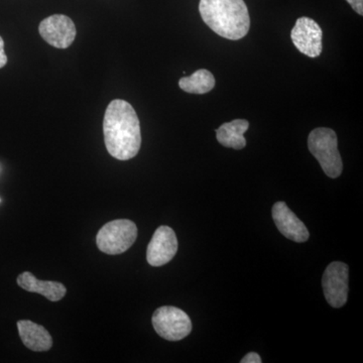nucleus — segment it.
Listing matches in <instances>:
<instances>
[{
    "label": "nucleus",
    "instance_id": "12",
    "mask_svg": "<svg viewBox=\"0 0 363 363\" xmlns=\"http://www.w3.org/2000/svg\"><path fill=\"white\" fill-rule=\"evenodd\" d=\"M18 329L23 345L28 350L35 352H44L51 350L52 338L45 327L30 320H20L18 322Z\"/></svg>",
    "mask_w": 363,
    "mask_h": 363
},
{
    "label": "nucleus",
    "instance_id": "14",
    "mask_svg": "<svg viewBox=\"0 0 363 363\" xmlns=\"http://www.w3.org/2000/svg\"><path fill=\"white\" fill-rule=\"evenodd\" d=\"M179 86L191 94H206L215 87V78L211 72L200 69L189 77L181 78Z\"/></svg>",
    "mask_w": 363,
    "mask_h": 363
},
{
    "label": "nucleus",
    "instance_id": "3",
    "mask_svg": "<svg viewBox=\"0 0 363 363\" xmlns=\"http://www.w3.org/2000/svg\"><path fill=\"white\" fill-rule=\"evenodd\" d=\"M337 143V135L331 128H316L308 138L310 152L316 157L324 173L332 179L338 178L343 169Z\"/></svg>",
    "mask_w": 363,
    "mask_h": 363
},
{
    "label": "nucleus",
    "instance_id": "15",
    "mask_svg": "<svg viewBox=\"0 0 363 363\" xmlns=\"http://www.w3.org/2000/svg\"><path fill=\"white\" fill-rule=\"evenodd\" d=\"M262 358L257 352H250L245 355V357L241 359V363H260L262 362Z\"/></svg>",
    "mask_w": 363,
    "mask_h": 363
},
{
    "label": "nucleus",
    "instance_id": "9",
    "mask_svg": "<svg viewBox=\"0 0 363 363\" xmlns=\"http://www.w3.org/2000/svg\"><path fill=\"white\" fill-rule=\"evenodd\" d=\"M178 245L175 231L169 226H160L147 245V262L152 267L164 266L175 257Z\"/></svg>",
    "mask_w": 363,
    "mask_h": 363
},
{
    "label": "nucleus",
    "instance_id": "13",
    "mask_svg": "<svg viewBox=\"0 0 363 363\" xmlns=\"http://www.w3.org/2000/svg\"><path fill=\"white\" fill-rule=\"evenodd\" d=\"M250 128V123L245 119H235L222 124L216 130V138L220 145L234 150H242L247 145L245 133Z\"/></svg>",
    "mask_w": 363,
    "mask_h": 363
},
{
    "label": "nucleus",
    "instance_id": "16",
    "mask_svg": "<svg viewBox=\"0 0 363 363\" xmlns=\"http://www.w3.org/2000/svg\"><path fill=\"white\" fill-rule=\"evenodd\" d=\"M359 16L363 14V0H346Z\"/></svg>",
    "mask_w": 363,
    "mask_h": 363
},
{
    "label": "nucleus",
    "instance_id": "1",
    "mask_svg": "<svg viewBox=\"0 0 363 363\" xmlns=\"http://www.w3.org/2000/svg\"><path fill=\"white\" fill-rule=\"evenodd\" d=\"M105 147L114 159L128 161L138 154L142 145L140 119L130 104L112 100L104 121Z\"/></svg>",
    "mask_w": 363,
    "mask_h": 363
},
{
    "label": "nucleus",
    "instance_id": "6",
    "mask_svg": "<svg viewBox=\"0 0 363 363\" xmlns=\"http://www.w3.org/2000/svg\"><path fill=\"white\" fill-rule=\"evenodd\" d=\"M350 267L344 262H331L325 269L322 286L324 296L329 305L341 308L347 302Z\"/></svg>",
    "mask_w": 363,
    "mask_h": 363
},
{
    "label": "nucleus",
    "instance_id": "2",
    "mask_svg": "<svg viewBox=\"0 0 363 363\" xmlns=\"http://www.w3.org/2000/svg\"><path fill=\"white\" fill-rule=\"evenodd\" d=\"M199 11L203 21L227 40L242 39L250 30V13L243 0H200Z\"/></svg>",
    "mask_w": 363,
    "mask_h": 363
},
{
    "label": "nucleus",
    "instance_id": "4",
    "mask_svg": "<svg viewBox=\"0 0 363 363\" xmlns=\"http://www.w3.org/2000/svg\"><path fill=\"white\" fill-rule=\"evenodd\" d=\"M138 238V227L128 219H117L101 227L97 233V247L106 255H121L133 247Z\"/></svg>",
    "mask_w": 363,
    "mask_h": 363
},
{
    "label": "nucleus",
    "instance_id": "7",
    "mask_svg": "<svg viewBox=\"0 0 363 363\" xmlns=\"http://www.w3.org/2000/svg\"><path fill=\"white\" fill-rule=\"evenodd\" d=\"M39 32L40 37L48 44L57 49H67L70 47L77 35L75 23L64 14H54L45 18L40 23Z\"/></svg>",
    "mask_w": 363,
    "mask_h": 363
},
{
    "label": "nucleus",
    "instance_id": "10",
    "mask_svg": "<svg viewBox=\"0 0 363 363\" xmlns=\"http://www.w3.org/2000/svg\"><path fill=\"white\" fill-rule=\"evenodd\" d=\"M272 213L277 228L285 238L295 242H305L309 240L307 227L285 202H277L272 207Z\"/></svg>",
    "mask_w": 363,
    "mask_h": 363
},
{
    "label": "nucleus",
    "instance_id": "8",
    "mask_svg": "<svg viewBox=\"0 0 363 363\" xmlns=\"http://www.w3.org/2000/svg\"><path fill=\"white\" fill-rule=\"evenodd\" d=\"M323 32L316 21L312 18H298L294 26L291 38L298 51L310 58H317L322 52Z\"/></svg>",
    "mask_w": 363,
    "mask_h": 363
},
{
    "label": "nucleus",
    "instance_id": "5",
    "mask_svg": "<svg viewBox=\"0 0 363 363\" xmlns=\"http://www.w3.org/2000/svg\"><path fill=\"white\" fill-rule=\"evenodd\" d=\"M152 322L157 333L168 341H180L192 331V322L187 313L173 306L157 309Z\"/></svg>",
    "mask_w": 363,
    "mask_h": 363
},
{
    "label": "nucleus",
    "instance_id": "17",
    "mask_svg": "<svg viewBox=\"0 0 363 363\" xmlns=\"http://www.w3.org/2000/svg\"><path fill=\"white\" fill-rule=\"evenodd\" d=\"M7 64V56L4 52V42L0 37V69L4 68Z\"/></svg>",
    "mask_w": 363,
    "mask_h": 363
},
{
    "label": "nucleus",
    "instance_id": "11",
    "mask_svg": "<svg viewBox=\"0 0 363 363\" xmlns=\"http://www.w3.org/2000/svg\"><path fill=\"white\" fill-rule=\"evenodd\" d=\"M18 285L26 292L37 293L44 296L51 302H58L65 297L66 286L59 281H40L30 272H23L16 279Z\"/></svg>",
    "mask_w": 363,
    "mask_h": 363
}]
</instances>
